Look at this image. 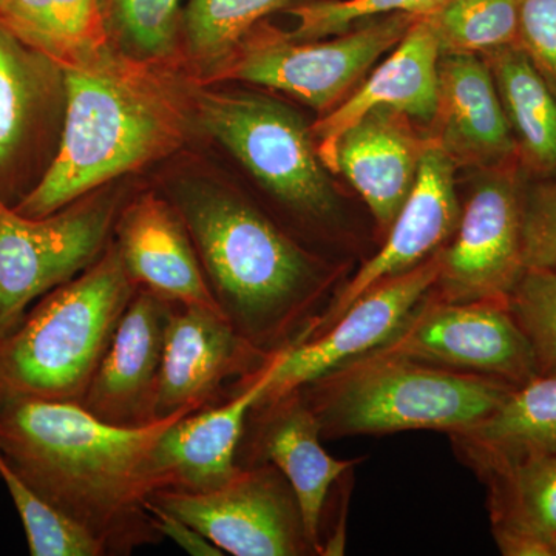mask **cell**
I'll list each match as a JSON object with an SVG mask.
<instances>
[{"label": "cell", "instance_id": "obj_22", "mask_svg": "<svg viewBox=\"0 0 556 556\" xmlns=\"http://www.w3.org/2000/svg\"><path fill=\"white\" fill-rule=\"evenodd\" d=\"M415 121L391 109L362 116L339 139L334 174L356 189L383 233L415 186L428 137Z\"/></svg>", "mask_w": 556, "mask_h": 556}, {"label": "cell", "instance_id": "obj_6", "mask_svg": "<svg viewBox=\"0 0 556 556\" xmlns=\"http://www.w3.org/2000/svg\"><path fill=\"white\" fill-rule=\"evenodd\" d=\"M197 119L243 164L303 228H325L338 215V195L305 119L273 98L247 91L203 90Z\"/></svg>", "mask_w": 556, "mask_h": 556}, {"label": "cell", "instance_id": "obj_3", "mask_svg": "<svg viewBox=\"0 0 556 556\" xmlns=\"http://www.w3.org/2000/svg\"><path fill=\"white\" fill-rule=\"evenodd\" d=\"M232 328L274 356L298 343L334 298V276L276 219L232 190L197 182L169 199Z\"/></svg>", "mask_w": 556, "mask_h": 556}, {"label": "cell", "instance_id": "obj_26", "mask_svg": "<svg viewBox=\"0 0 556 556\" xmlns=\"http://www.w3.org/2000/svg\"><path fill=\"white\" fill-rule=\"evenodd\" d=\"M0 25L64 68L110 46L101 0H0Z\"/></svg>", "mask_w": 556, "mask_h": 556}, {"label": "cell", "instance_id": "obj_11", "mask_svg": "<svg viewBox=\"0 0 556 556\" xmlns=\"http://www.w3.org/2000/svg\"><path fill=\"white\" fill-rule=\"evenodd\" d=\"M378 350L515 387L540 376L532 348L504 303L442 302L428 292Z\"/></svg>", "mask_w": 556, "mask_h": 556}, {"label": "cell", "instance_id": "obj_32", "mask_svg": "<svg viewBox=\"0 0 556 556\" xmlns=\"http://www.w3.org/2000/svg\"><path fill=\"white\" fill-rule=\"evenodd\" d=\"M507 309L532 348L538 375L556 376V268L526 269Z\"/></svg>", "mask_w": 556, "mask_h": 556}, {"label": "cell", "instance_id": "obj_24", "mask_svg": "<svg viewBox=\"0 0 556 556\" xmlns=\"http://www.w3.org/2000/svg\"><path fill=\"white\" fill-rule=\"evenodd\" d=\"M452 441L477 473L556 455V376H536L515 387L492 415Z\"/></svg>", "mask_w": 556, "mask_h": 556}, {"label": "cell", "instance_id": "obj_17", "mask_svg": "<svg viewBox=\"0 0 556 556\" xmlns=\"http://www.w3.org/2000/svg\"><path fill=\"white\" fill-rule=\"evenodd\" d=\"M237 463L240 467L273 464L280 470L298 496L311 544L321 555V521L329 492L358 460L336 459L321 447L320 426L299 390L255 402Z\"/></svg>", "mask_w": 556, "mask_h": 556}, {"label": "cell", "instance_id": "obj_9", "mask_svg": "<svg viewBox=\"0 0 556 556\" xmlns=\"http://www.w3.org/2000/svg\"><path fill=\"white\" fill-rule=\"evenodd\" d=\"M522 172L519 160L478 170L455 233L439 251V276L430 289L433 298L507 305L526 270Z\"/></svg>", "mask_w": 556, "mask_h": 556}, {"label": "cell", "instance_id": "obj_14", "mask_svg": "<svg viewBox=\"0 0 556 556\" xmlns=\"http://www.w3.org/2000/svg\"><path fill=\"white\" fill-rule=\"evenodd\" d=\"M439 251L416 268L369 288L320 334L276 353L273 379L258 401L283 396L329 369L386 345L437 283Z\"/></svg>", "mask_w": 556, "mask_h": 556}, {"label": "cell", "instance_id": "obj_30", "mask_svg": "<svg viewBox=\"0 0 556 556\" xmlns=\"http://www.w3.org/2000/svg\"><path fill=\"white\" fill-rule=\"evenodd\" d=\"M0 479L20 514L31 556L109 555L97 536L91 535L76 519L33 492L3 459L0 463Z\"/></svg>", "mask_w": 556, "mask_h": 556}, {"label": "cell", "instance_id": "obj_12", "mask_svg": "<svg viewBox=\"0 0 556 556\" xmlns=\"http://www.w3.org/2000/svg\"><path fill=\"white\" fill-rule=\"evenodd\" d=\"M65 112L64 67L0 25V203L20 204L49 169Z\"/></svg>", "mask_w": 556, "mask_h": 556}, {"label": "cell", "instance_id": "obj_19", "mask_svg": "<svg viewBox=\"0 0 556 556\" xmlns=\"http://www.w3.org/2000/svg\"><path fill=\"white\" fill-rule=\"evenodd\" d=\"M113 241L137 291L219 311L188 225L170 200L144 192L124 204Z\"/></svg>", "mask_w": 556, "mask_h": 556}, {"label": "cell", "instance_id": "obj_21", "mask_svg": "<svg viewBox=\"0 0 556 556\" xmlns=\"http://www.w3.org/2000/svg\"><path fill=\"white\" fill-rule=\"evenodd\" d=\"M434 141L457 167L489 169L519 160L492 70L478 54H447L438 64Z\"/></svg>", "mask_w": 556, "mask_h": 556}, {"label": "cell", "instance_id": "obj_29", "mask_svg": "<svg viewBox=\"0 0 556 556\" xmlns=\"http://www.w3.org/2000/svg\"><path fill=\"white\" fill-rule=\"evenodd\" d=\"M110 46L124 56L164 64L177 54L181 0H101Z\"/></svg>", "mask_w": 556, "mask_h": 556}, {"label": "cell", "instance_id": "obj_7", "mask_svg": "<svg viewBox=\"0 0 556 556\" xmlns=\"http://www.w3.org/2000/svg\"><path fill=\"white\" fill-rule=\"evenodd\" d=\"M416 20L388 14L328 40H298L274 27L254 28L212 76L283 91L325 115L357 89Z\"/></svg>", "mask_w": 556, "mask_h": 556}, {"label": "cell", "instance_id": "obj_28", "mask_svg": "<svg viewBox=\"0 0 556 556\" xmlns=\"http://www.w3.org/2000/svg\"><path fill=\"white\" fill-rule=\"evenodd\" d=\"M424 17L437 36L441 56H484L517 46L519 0H445Z\"/></svg>", "mask_w": 556, "mask_h": 556}, {"label": "cell", "instance_id": "obj_10", "mask_svg": "<svg viewBox=\"0 0 556 556\" xmlns=\"http://www.w3.org/2000/svg\"><path fill=\"white\" fill-rule=\"evenodd\" d=\"M233 556L317 555L288 479L273 464L241 467L228 484L206 493L155 490L148 496Z\"/></svg>", "mask_w": 556, "mask_h": 556}, {"label": "cell", "instance_id": "obj_36", "mask_svg": "<svg viewBox=\"0 0 556 556\" xmlns=\"http://www.w3.org/2000/svg\"><path fill=\"white\" fill-rule=\"evenodd\" d=\"M552 556H556V541H555V544H554V554H552Z\"/></svg>", "mask_w": 556, "mask_h": 556}, {"label": "cell", "instance_id": "obj_37", "mask_svg": "<svg viewBox=\"0 0 556 556\" xmlns=\"http://www.w3.org/2000/svg\"><path fill=\"white\" fill-rule=\"evenodd\" d=\"M0 463H2V456H0Z\"/></svg>", "mask_w": 556, "mask_h": 556}, {"label": "cell", "instance_id": "obj_4", "mask_svg": "<svg viewBox=\"0 0 556 556\" xmlns=\"http://www.w3.org/2000/svg\"><path fill=\"white\" fill-rule=\"evenodd\" d=\"M515 386L369 351L298 388L321 439L431 430L450 438L492 415Z\"/></svg>", "mask_w": 556, "mask_h": 556}, {"label": "cell", "instance_id": "obj_16", "mask_svg": "<svg viewBox=\"0 0 556 556\" xmlns=\"http://www.w3.org/2000/svg\"><path fill=\"white\" fill-rule=\"evenodd\" d=\"M274 365L276 354L232 397L179 416L161 431L142 470L149 495L155 490L212 492L240 473L237 453L248 415L268 388Z\"/></svg>", "mask_w": 556, "mask_h": 556}, {"label": "cell", "instance_id": "obj_15", "mask_svg": "<svg viewBox=\"0 0 556 556\" xmlns=\"http://www.w3.org/2000/svg\"><path fill=\"white\" fill-rule=\"evenodd\" d=\"M456 170L455 161L428 135L415 186L388 229L382 248L339 288L299 342L331 327L369 288L416 268L448 243L463 207L456 195Z\"/></svg>", "mask_w": 556, "mask_h": 556}, {"label": "cell", "instance_id": "obj_33", "mask_svg": "<svg viewBox=\"0 0 556 556\" xmlns=\"http://www.w3.org/2000/svg\"><path fill=\"white\" fill-rule=\"evenodd\" d=\"M522 255L526 269L556 268V174L525 186Z\"/></svg>", "mask_w": 556, "mask_h": 556}, {"label": "cell", "instance_id": "obj_25", "mask_svg": "<svg viewBox=\"0 0 556 556\" xmlns=\"http://www.w3.org/2000/svg\"><path fill=\"white\" fill-rule=\"evenodd\" d=\"M492 70L522 169L538 177L556 174V94L518 46L484 54Z\"/></svg>", "mask_w": 556, "mask_h": 556}, {"label": "cell", "instance_id": "obj_27", "mask_svg": "<svg viewBox=\"0 0 556 556\" xmlns=\"http://www.w3.org/2000/svg\"><path fill=\"white\" fill-rule=\"evenodd\" d=\"M294 2L298 0H189L181 20L189 56L214 75L262 20Z\"/></svg>", "mask_w": 556, "mask_h": 556}, {"label": "cell", "instance_id": "obj_20", "mask_svg": "<svg viewBox=\"0 0 556 556\" xmlns=\"http://www.w3.org/2000/svg\"><path fill=\"white\" fill-rule=\"evenodd\" d=\"M439 60L437 36L426 17H417L390 56L345 101L311 126L325 167L334 172L340 137L371 110H396L417 123L430 124L438 105Z\"/></svg>", "mask_w": 556, "mask_h": 556}, {"label": "cell", "instance_id": "obj_5", "mask_svg": "<svg viewBox=\"0 0 556 556\" xmlns=\"http://www.w3.org/2000/svg\"><path fill=\"white\" fill-rule=\"evenodd\" d=\"M135 291L112 240L89 269L42 295L0 338V404H79Z\"/></svg>", "mask_w": 556, "mask_h": 556}, {"label": "cell", "instance_id": "obj_1", "mask_svg": "<svg viewBox=\"0 0 556 556\" xmlns=\"http://www.w3.org/2000/svg\"><path fill=\"white\" fill-rule=\"evenodd\" d=\"M110 426L73 402L11 399L0 404V456L33 492L76 519L109 555L163 540L146 506L142 470L172 420Z\"/></svg>", "mask_w": 556, "mask_h": 556}, {"label": "cell", "instance_id": "obj_2", "mask_svg": "<svg viewBox=\"0 0 556 556\" xmlns=\"http://www.w3.org/2000/svg\"><path fill=\"white\" fill-rule=\"evenodd\" d=\"M64 75L60 146L38 186L13 207L24 217L53 214L170 155L188 137L190 104L166 65L109 46Z\"/></svg>", "mask_w": 556, "mask_h": 556}, {"label": "cell", "instance_id": "obj_13", "mask_svg": "<svg viewBox=\"0 0 556 556\" xmlns=\"http://www.w3.org/2000/svg\"><path fill=\"white\" fill-rule=\"evenodd\" d=\"M270 358L241 338L219 311L172 303L164 334L159 419L232 397L257 378Z\"/></svg>", "mask_w": 556, "mask_h": 556}, {"label": "cell", "instance_id": "obj_18", "mask_svg": "<svg viewBox=\"0 0 556 556\" xmlns=\"http://www.w3.org/2000/svg\"><path fill=\"white\" fill-rule=\"evenodd\" d=\"M170 302L135 291L79 405L124 428L159 422L161 367ZM163 420V419H161Z\"/></svg>", "mask_w": 556, "mask_h": 556}, {"label": "cell", "instance_id": "obj_31", "mask_svg": "<svg viewBox=\"0 0 556 556\" xmlns=\"http://www.w3.org/2000/svg\"><path fill=\"white\" fill-rule=\"evenodd\" d=\"M445 0H298L285 13L298 21L289 38L317 40L342 35L361 22L405 13L424 17Z\"/></svg>", "mask_w": 556, "mask_h": 556}, {"label": "cell", "instance_id": "obj_35", "mask_svg": "<svg viewBox=\"0 0 556 556\" xmlns=\"http://www.w3.org/2000/svg\"><path fill=\"white\" fill-rule=\"evenodd\" d=\"M146 506L150 515H152L153 522H155L156 530L163 538H169L178 547H181L186 554L192 556H222L225 552L219 551L217 546L211 543L203 533L199 532L195 527L186 522L185 519L178 518L177 515L164 510L155 504L146 501Z\"/></svg>", "mask_w": 556, "mask_h": 556}, {"label": "cell", "instance_id": "obj_34", "mask_svg": "<svg viewBox=\"0 0 556 556\" xmlns=\"http://www.w3.org/2000/svg\"><path fill=\"white\" fill-rule=\"evenodd\" d=\"M517 46L556 94V0H519Z\"/></svg>", "mask_w": 556, "mask_h": 556}, {"label": "cell", "instance_id": "obj_23", "mask_svg": "<svg viewBox=\"0 0 556 556\" xmlns=\"http://www.w3.org/2000/svg\"><path fill=\"white\" fill-rule=\"evenodd\" d=\"M490 490L501 554L552 556L556 541V455L527 457L478 473Z\"/></svg>", "mask_w": 556, "mask_h": 556}, {"label": "cell", "instance_id": "obj_8", "mask_svg": "<svg viewBox=\"0 0 556 556\" xmlns=\"http://www.w3.org/2000/svg\"><path fill=\"white\" fill-rule=\"evenodd\" d=\"M124 204L115 193L94 190L53 214L30 218L0 203V338L21 324L36 299L100 260Z\"/></svg>", "mask_w": 556, "mask_h": 556}]
</instances>
